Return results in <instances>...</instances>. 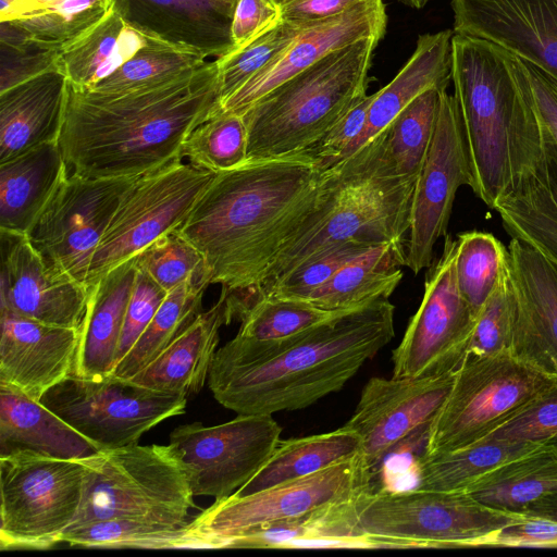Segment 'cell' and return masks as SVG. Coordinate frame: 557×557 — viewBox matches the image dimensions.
I'll use <instances>...</instances> for the list:
<instances>
[{"instance_id":"1","label":"cell","mask_w":557,"mask_h":557,"mask_svg":"<svg viewBox=\"0 0 557 557\" xmlns=\"http://www.w3.org/2000/svg\"><path fill=\"white\" fill-rule=\"evenodd\" d=\"M329 175L312 151L247 159L215 174L176 231L202 256L209 284L249 305Z\"/></svg>"},{"instance_id":"2","label":"cell","mask_w":557,"mask_h":557,"mask_svg":"<svg viewBox=\"0 0 557 557\" xmlns=\"http://www.w3.org/2000/svg\"><path fill=\"white\" fill-rule=\"evenodd\" d=\"M394 313L388 298H379L273 344L234 337L216 350L209 387L237 414L304 409L342 389L392 341Z\"/></svg>"},{"instance_id":"3","label":"cell","mask_w":557,"mask_h":557,"mask_svg":"<svg viewBox=\"0 0 557 557\" xmlns=\"http://www.w3.org/2000/svg\"><path fill=\"white\" fill-rule=\"evenodd\" d=\"M219 69L198 70L154 87L102 94L67 81L59 145L70 174L138 177L182 159L188 134L220 106Z\"/></svg>"},{"instance_id":"4","label":"cell","mask_w":557,"mask_h":557,"mask_svg":"<svg viewBox=\"0 0 557 557\" xmlns=\"http://www.w3.org/2000/svg\"><path fill=\"white\" fill-rule=\"evenodd\" d=\"M387 136L388 127L330 166L320 202L281 249L256 297L309 259L349 239L391 244L405 252L417 178L398 173Z\"/></svg>"},{"instance_id":"5","label":"cell","mask_w":557,"mask_h":557,"mask_svg":"<svg viewBox=\"0 0 557 557\" xmlns=\"http://www.w3.org/2000/svg\"><path fill=\"white\" fill-rule=\"evenodd\" d=\"M451 82L474 180L472 190L493 209L509 180L511 143L529 78L522 60L502 46L454 34Z\"/></svg>"},{"instance_id":"6","label":"cell","mask_w":557,"mask_h":557,"mask_svg":"<svg viewBox=\"0 0 557 557\" xmlns=\"http://www.w3.org/2000/svg\"><path fill=\"white\" fill-rule=\"evenodd\" d=\"M382 38L371 36L331 52L244 112L247 159L313 150L367 95L373 54Z\"/></svg>"},{"instance_id":"7","label":"cell","mask_w":557,"mask_h":557,"mask_svg":"<svg viewBox=\"0 0 557 557\" xmlns=\"http://www.w3.org/2000/svg\"><path fill=\"white\" fill-rule=\"evenodd\" d=\"M522 62L531 91L511 143L509 180L493 209L510 238L557 269V82Z\"/></svg>"},{"instance_id":"8","label":"cell","mask_w":557,"mask_h":557,"mask_svg":"<svg viewBox=\"0 0 557 557\" xmlns=\"http://www.w3.org/2000/svg\"><path fill=\"white\" fill-rule=\"evenodd\" d=\"M84 497L73 525L125 519L186 525L195 507L183 461L169 445L138 444L84 459Z\"/></svg>"},{"instance_id":"9","label":"cell","mask_w":557,"mask_h":557,"mask_svg":"<svg viewBox=\"0 0 557 557\" xmlns=\"http://www.w3.org/2000/svg\"><path fill=\"white\" fill-rule=\"evenodd\" d=\"M358 528L384 548L482 546L522 515L486 506L466 492L370 487L357 497Z\"/></svg>"},{"instance_id":"10","label":"cell","mask_w":557,"mask_h":557,"mask_svg":"<svg viewBox=\"0 0 557 557\" xmlns=\"http://www.w3.org/2000/svg\"><path fill=\"white\" fill-rule=\"evenodd\" d=\"M556 379L511 352L467 355L428 428L423 455L456 450L485 438Z\"/></svg>"},{"instance_id":"11","label":"cell","mask_w":557,"mask_h":557,"mask_svg":"<svg viewBox=\"0 0 557 557\" xmlns=\"http://www.w3.org/2000/svg\"><path fill=\"white\" fill-rule=\"evenodd\" d=\"M87 466L27 450L0 456V547L48 549L62 543L81 508Z\"/></svg>"},{"instance_id":"12","label":"cell","mask_w":557,"mask_h":557,"mask_svg":"<svg viewBox=\"0 0 557 557\" xmlns=\"http://www.w3.org/2000/svg\"><path fill=\"white\" fill-rule=\"evenodd\" d=\"M215 174L180 159L139 176L121 199L94 253L87 287L176 231Z\"/></svg>"},{"instance_id":"13","label":"cell","mask_w":557,"mask_h":557,"mask_svg":"<svg viewBox=\"0 0 557 557\" xmlns=\"http://www.w3.org/2000/svg\"><path fill=\"white\" fill-rule=\"evenodd\" d=\"M40 403L101 450L137 444L165 419L185 412L186 397L146 388L113 374L98 379L70 375Z\"/></svg>"},{"instance_id":"14","label":"cell","mask_w":557,"mask_h":557,"mask_svg":"<svg viewBox=\"0 0 557 557\" xmlns=\"http://www.w3.org/2000/svg\"><path fill=\"white\" fill-rule=\"evenodd\" d=\"M138 177L65 176L26 234L54 274L87 286L94 253Z\"/></svg>"},{"instance_id":"15","label":"cell","mask_w":557,"mask_h":557,"mask_svg":"<svg viewBox=\"0 0 557 557\" xmlns=\"http://www.w3.org/2000/svg\"><path fill=\"white\" fill-rule=\"evenodd\" d=\"M457 239L446 236L424 281V294L399 345L394 377H433L455 372L465 359L478 314L461 296L455 271Z\"/></svg>"},{"instance_id":"16","label":"cell","mask_w":557,"mask_h":557,"mask_svg":"<svg viewBox=\"0 0 557 557\" xmlns=\"http://www.w3.org/2000/svg\"><path fill=\"white\" fill-rule=\"evenodd\" d=\"M374 473L360 451L315 473L247 496L215 500L189 527L211 548H224L228 537L247 529L352 497L372 487Z\"/></svg>"},{"instance_id":"17","label":"cell","mask_w":557,"mask_h":557,"mask_svg":"<svg viewBox=\"0 0 557 557\" xmlns=\"http://www.w3.org/2000/svg\"><path fill=\"white\" fill-rule=\"evenodd\" d=\"M282 428L264 414H238L212 426L183 424L170 434V445L183 461L194 496L215 500L233 495L269 460Z\"/></svg>"},{"instance_id":"18","label":"cell","mask_w":557,"mask_h":557,"mask_svg":"<svg viewBox=\"0 0 557 557\" xmlns=\"http://www.w3.org/2000/svg\"><path fill=\"white\" fill-rule=\"evenodd\" d=\"M462 185L474 186L463 126L454 95L443 90L411 203L405 267L414 274L432 264L434 246L446 235L455 196Z\"/></svg>"},{"instance_id":"19","label":"cell","mask_w":557,"mask_h":557,"mask_svg":"<svg viewBox=\"0 0 557 557\" xmlns=\"http://www.w3.org/2000/svg\"><path fill=\"white\" fill-rule=\"evenodd\" d=\"M455 372L433 377L373 376L344 424L361 438V454L375 471L417 430L426 429L443 407Z\"/></svg>"},{"instance_id":"20","label":"cell","mask_w":557,"mask_h":557,"mask_svg":"<svg viewBox=\"0 0 557 557\" xmlns=\"http://www.w3.org/2000/svg\"><path fill=\"white\" fill-rule=\"evenodd\" d=\"M386 26L383 0H369L341 15L305 25L285 49L222 100L219 109L243 114L269 92L331 52L371 36L384 37Z\"/></svg>"},{"instance_id":"21","label":"cell","mask_w":557,"mask_h":557,"mask_svg":"<svg viewBox=\"0 0 557 557\" xmlns=\"http://www.w3.org/2000/svg\"><path fill=\"white\" fill-rule=\"evenodd\" d=\"M0 308L62 327L79 329L89 288L51 271L25 234L0 230Z\"/></svg>"},{"instance_id":"22","label":"cell","mask_w":557,"mask_h":557,"mask_svg":"<svg viewBox=\"0 0 557 557\" xmlns=\"http://www.w3.org/2000/svg\"><path fill=\"white\" fill-rule=\"evenodd\" d=\"M454 34L484 38L557 82V0H450Z\"/></svg>"},{"instance_id":"23","label":"cell","mask_w":557,"mask_h":557,"mask_svg":"<svg viewBox=\"0 0 557 557\" xmlns=\"http://www.w3.org/2000/svg\"><path fill=\"white\" fill-rule=\"evenodd\" d=\"M237 1L111 0L114 12L145 37L215 60L233 49Z\"/></svg>"},{"instance_id":"24","label":"cell","mask_w":557,"mask_h":557,"mask_svg":"<svg viewBox=\"0 0 557 557\" xmlns=\"http://www.w3.org/2000/svg\"><path fill=\"white\" fill-rule=\"evenodd\" d=\"M507 251L518 297L511 354L557 377V269L518 238Z\"/></svg>"},{"instance_id":"25","label":"cell","mask_w":557,"mask_h":557,"mask_svg":"<svg viewBox=\"0 0 557 557\" xmlns=\"http://www.w3.org/2000/svg\"><path fill=\"white\" fill-rule=\"evenodd\" d=\"M0 383L40 400L73 373L79 329L41 323L0 308Z\"/></svg>"},{"instance_id":"26","label":"cell","mask_w":557,"mask_h":557,"mask_svg":"<svg viewBox=\"0 0 557 557\" xmlns=\"http://www.w3.org/2000/svg\"><path fill=\"white\" fill-rule=\"evenodd\" d=\"M234 320L228 293L200 312L154 360L129 379L157 392L187 397L205 385L220 341V330Z\"/></svg>"},{"instance_id":"27","label":"cell","mask_w":557,"mask_h":557,"mask_svg":"<svg viewBox=\"0 0 557 557\" xmlns=\"http://www.w3.org/2000/svg\"><path fill=\"white\" fill-rule=\"evenodd\" d=\"M66 97L67 78L59 69L1 91L0 163L59 140Z\"/></svg>"},{"instance_id":"28","label":"cell","mask_w":557,"mask_h":557,"mask_svg":"<svg viewBox=\"0 0 557 557\" xmlns=\"http://www.w3.org/2000/svg\"><path fill=\"white\" fill-rule=\"evenodd\" d=\"M359 494L242 531L228 537L224 548H383L358 528Z\"/></svg>"},{"instance_id":"29","label":"cell","mask_w":557,"mask_h":557,"mask_svg":"<svg viewBox=\"0 0 557 557\" xmlns=\"http://www.w3.org/2000/svg\"><path fill=\"white\" fill-rule=\"evenodd\" d=\"M136 272L133 258L89 287L72 375L98 379L113 372Z\"/></svg>"},{"instance_id":"30","label":"cell","mask_w":557,"mask_h":557,"mask_svg":"<svg viewBox=\"0 0 557 557\" xmlns=\"http://www.w3.org/2000/svg\"><path fill=\"white\" fill-rule=\"evenodd\" d=\"M453 36V29H444L418 37L416 48L404 66L386 86L374 92L366 126L344 158L385 131L424 91L447 90L451 82Z\"/></svg>"},{"instance_id":"31","label":"cell","mask_w":557,"mask_h":557,"mask_svg":"<svg viewBox=\"0 0 557 557\" xmlns=\"http://www.w3.org/2000/svg\"><path fill=\"white\" fill-rule=\"evenodd\" d=\"M17 450L60 459H86L99 453L40 400L0 383V456Z\"/></svg>"},{"instance_id":"32","label":"cell","mask_w":557,"mask_h":557,"mask_svg":"<svg viewBox=\"0 0 557 557\" xmlns=\"http://www.w3.org/2000/svg\"><path fill=\"white\" fill-rule=\"evenodd\" d=\"M67 174L58 140L0 163V230L26 235Z\"/></svg>"},{"instance_id":"33","label":"cell","mask_w":557,"mask_h":557,"mask_svg":"<svg viewBox=\"0 0 557 557\" xmlns=\"http://www.w3.org/2000/svg\"><path fill=\"white\" fill-rule=\"evenodd\" d=\"M361 451V438L343 425L337 430L280 440L269 460L234 496H247L321 471Z\"/></svg>"},{"instance_id":"34","label":"cell","mask_w":557,"mask_h":557,"mask_svg":"<svg viewBox=\"0 0 557 557\" xmlns=\"http://www.w3.org/2000/svg\"><path fill=\"white\" fill-rule=\"evenodd\" d=\"M152 40L126 25L112 9L90 32L59 53L58 66L70 84L90 89Z\"/></svg>"},{"instance_id":"35","label":"cell","mask_w":557,"mask_h":557,"mask_svg":"<svg viewBox=\"0 0 557 557\" xmlns=\"http://www.w3.org/2000/svg\"><path fill=\"white\" fill-rule=\"evenodd\" d=\"M401 267H405V252L389 244L381 245L351 260L300 300L338 310L389 298L403 278Z\"/></svg>"},{"instance_id":"36","label":"cell","mask_w":557,"mask_h":557,"mask_svg":"<svg viewBox=\"0 0 557 557\" xmlns=\"http://www.w3.org/2000/svg\"><path fill=\"white\" fill-rule=\"evenodd\" d=\"M540 448L545 447L485 437L456 450L422 455L416 461V487L467 492L491 471Z\"/></svg>"},{"instance_id":"37","label":"cell","mask_w":557,"mask_h":557,"mask_svg":"<svg viewBox=\"0 0 557 557\" xmlns=\"http://www.w3.org/2000/svg\"><path fill=\"white\" fill-rule=\"evenodd\" d=\"M466 493L492 508L523 516L534 502L557 493V450L540 448L508 461Z\"/></svg>"},{"instance_id":"38","label":"cell","mask_w":557,"mask_h":557,"mask_svg":"<svg viewBox=\"0 0 557 557\" xmlns=\"http://www.w3.org/2000/svg\"><path fill=\"white\" fill-rule=\"evenodd\" d=\"M199 280H189L169 292L154 317L111 374L129 380L154 360L200 313L203 290Z\"/></svg>"},{"instance_id":"39","label":"cell","mask_w":557,"mask_h":557,"mask_svg":"<svg viewBox=\"0 0 557 557\" xmlns=\"http://www.w3.org/2000/svg\"><path fill=\"white\" fill-rule=\"evenodd\" d=\"M62 543L86 547L211 549L189 527L150 523L125 519L95 520L70 527Z\"/></svg>"},{"instance_id":"40","label":"cell","mask_w":557,"mask_h":557,"mask_svg":"<svg viewBox=\"0 0 557 557\" xmlns=\"http://www.w3.org/2000/svg\"><path fill=\"white\" fill-rule=\"evenodd\" d=\"M355 308L330 310L300 299L262 296L256 298L242 314L240 327L235 337L249 344H273L336 319Z\"/></svg>"},{"instance_id":"41","label":"cell","mask_w":557,"mask_h":557,"mask_svg":"<svg viewBox=\"0 0 557 557\" xmlns=\"http://www.w3.org/2000/svg\"><path fill=\"white\" fill-rule=\"evenodd\" d=\"M112 10L111 0H59L36 14L8 23L23 38L61 52Z\"/></svg>"},{"instance_id":"42","label":"cell","mask_w":557,"mask_h":557,"mask_svg":"<svg viewBox=\"0 0 557 557\" xmlns=\"http://www.w3.org/2000/svg\"><path fill=\"white\" fill-rule=\"evenodd\" d=\"M208 61L198 53L152 40L113 74L87 90L120 94L154 87L181 78Z\"/></svg>"},{"instance_id":"43","label":"cell","mask_w":557,"mask_h":557,"mask_svg":"<svg viewBox=\"0 0 557 557\" xmlns=\"http://www.w3.org/2000/svg\"><path fill=\"white\" fill-rule=\"evenodd\" d=\"M247 148L244 116L218 108L188 134L181 156L201 170L220 173L245 162Z\"/></svg>"},{"instance_id":"44","label":"cell","mask_w":557,"mask_h":557,"mask_svg":"<svg viewBox=\"0 0 557 557\" xmlns=\"http://www.w3.org/2000/svg\"><path fill=\"white\" fill-rule=\"evenodd\" d=\"M456 239L457 285L463 299L479 315L500 278L507 248L486 232H465Z\"/></svg>"},{"instance_id":"45","label":"cell","mask_w":557,"mask_h":557,"mask_svg":"<svg viewBox=\"0 0 557 557\" xmlns=\"http://www.w3.org/2000/svg\"><path fill=\"white\" fill-rule=\"evenodd\" d=\"M442 91H424L388 126L389 154L403 176L418 178L422 170L434 135Z\"/></svg>"},{"instance_id":"46","label":"cell","mask_w":557,"mask_h":557,"mask_svg":"<svg viewBox=\"0 0 557 557\" xmlns=\"http://www.w3.org/2000/svg\"><path fill=\"white\" fill-rule=\"evenodd\" d=\"M517 308L518 297L507 251V260L497 286L479 312L467 355L485 357L511 352Z\"/></svg>"},{"instance_id":"47","label":"cell","mask_w":557,"mask_h":557,"mask_svg":"<svg viewBox=\"0 0 557 557\" xmlns=\"http://www.w3.org/2000/svg\"><path fill=\"white\" fill-rule=\"evenodd\" d=\"M134 259L136 268L166 293L189 280H199L210 285L202 256L177 231L161 236Z\"/></svg>"},{"instance_id":"48","label":"cell","mask_w":557,"mask_h":557,"mask_svg":"<svg viewBox=\"0 0 557 557\" xmlns=\"http://www.w3.org/2000/svg\"><path fill=\"white\" fill-rule=\"evenodd\" d=\"M304 26L282 21L243 48L215 59L219 69L220 102L285 49Z\"/></svg>"},{"instance_id":"49","label":"cell","mask_w":557,"mask_h":557,"mask_svg":"<svg viewBox=\"0 0 557 557\" xmlns=\"http://www.w3.org/2000/svg\"><path fill=\"white\" fill-rule=\"evenodd\" d=\"M377 246L381 245L361 239L343 242L309 259L263 290L256 298L273 296L302 299L326 283L337 271L351 260Z\"/></svg>"},{"instance_id":"50","label":"cell","mask_w":557,"mask_h":557,"mask_svg":"<svg viewBox=\"0 0 557 557\" xmlns=\"http://www.w3.org/2000/svg\"><path fill=\"white\" fill-rule=\"evenodd\" d=\"M486 437L557 450V379Z\"/></svg>"},{"instance_id":"51","label":"cell","mask_w":557,"mask_h":557,"mask_svg":"<svg viewBox=\"0 0 557 557\" xmlns=\"http://www.w3.org/2000/svg\"><path fill=\"white\" fill-rule=\"evenodd\" d=\"M59 53L23 38L9 24L0 22V92L59 69Z\"/></svg>"},{"instance_id":"52","label":"cell","mask_w":557,"mask_h":557,"mask_svg":"<svg viewBox=\"0 0 557 557\" xmlns=\"http://www.w3.org/2000/svg\"><path fill=\"white\" fill-rule=\"evenodd\" d=\"M166 295L149 275L137 269L116 351V364L144 333Z\"/></svg>"},{"instance_id":"53","label":"cell","mask_w":557,"mask_h":557,"mask_svg":"<svg viewBox=\"0 0 557 557\" xmlns=\"http://www.w3.org/2000/svg\"><path fill=\"white\" fill-rule=\"evenodd\" d=\"M374 94L364 95L338 120L325 137L311 150L326 168L342 160L362 133Z\"/></svg>"},{"instance_id":"54","label":"cell","mask_w":557,"mask_h":557,"mask_svg":"<svg viewBox=\"0 0 557 557\" xmlns=\"http://www.w3.org/2000/svg\"><path fill=\"white\" fill-rule=\"evenodd\" d=\"M282 21L281 8L274 0H237L231 26L232 51L248 45Z\"/></svg>"},{"instance_id":"55","label":"cell","mask_w":557,"mask_h":557,"mask_svg":"<svg viewBox=\"0 0 557 557\" xmlns=\"http://www.w3.org/2000/svg\"><path fill=\"white\" fill-rule=\"evenodd\" d=\"M485 545L557 547V522L524 517L487 537Z\"/></svg>"},{"instance_id":"56","label":"cell","mask_w":557,"mask_h":557,"mask_svg":"<svg viewBox=\"0 0 557 557\" xmlns=\"http://www.w3.org/2000/svg\"><path fill=\"white\" fill-rule=\"evenodd\" d=\"M369 0H281L282 20L308 25L341 15Z\"/></svg>"},{"instance_id":"57","label":"cell","mask_w":557,"mask_h":557,"mask_svg":"<svg viewBox=\"0 0 557 557\" xmlns=\"http://www.w3.org/2000/svg\"><path fill=\"white\" fill-rule=\"evenodd\" d=\"M59 0H17L0 13V22L23 18L44 11Z\"/></svg>"},{"instance_id":"58","label":"cell","mask_w":557,"mask_h":557,"mask_svg":"<svg viewBox=\"0 0 557 557\" xmlns=\"http://www.w3.org/2000/svg\"><path fill=\"white\" fill-rule=\"evenodd\" d=\"M525 518H539L557 522V493L534 502L523 513Z\"/></svg>"},{"instance_id":"59","label":"cell","mask_w":557,"mask_h":557,"mask_svg":"<svg viewBox=\"0 0 557 557\" xmlns=\"http://www.w3.org/2000/svg\"><path fill=\"white\" fill-rule=\"evenodd\" d=\"M431 1L433 0H398L401 4L416 10L423 9Z\"/></svg>"},{"instance_id":"60","label":"cell","mask_w":557,"mask_h":557,"mask_svg":"<svg viewBox=\"0 0 557 557\" xmlns=\"http://www.w3.org/2000/svg\"><path fill=\"white\" fill-rule=\"evenodd\" d=\"M17 0H0V13L8 10L13 3H15Z\"/></svg>"},{"instance_id":"61","label":"cell","mask_w":557,"mask_h":557,"mask_svg":"<svg viewBox=\"0 0 557 557\" xmlns=\"http://www.w3.org/2000/svg\"><path fill=\"white\" fill-rule=\"evenodd\" d=\"M274 1L278 4L281 0H274Z\"/></svg>"},{"instance_id":"62","label":"cell","mask_w":557,"mask_h":557,"mask_svg":"<svg viewBox=\"0 0 557 557\" xmlns=\"http://www.w3.org/2000/svg\"><path fill=\"white\" fill-rule=\"evenodd\" d=\"M232 1H237V0H232Z\"/></svg>"}]
</instances>
